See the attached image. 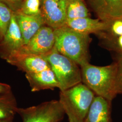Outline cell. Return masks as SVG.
Listing matches in <instances>:
<instances>
[{
    "label": "cell",
    "mask_w": 122,
    "mask_h": 122,
    "mask_svg": "<svg viewBox=\"0 0 122 122\" xmlns=\"http://www.w3.org/2000/svg\"><path fill=\"white\" fill-rule=\"evenodd\" d=\"M111 102L96 96L84 122H111Z\"/></svg>",
    "instance_id": "14"
},
{
    "label": "cell",
    "mask_w": 122,
    "mask_h": 122,
    "mask_svg": "<svg viewBox=\"0 0 122 122\" xmlns=\"http://www.w3.org/2000/svg\"><path fill=\"white\" fill-rule=\"evenodd\" d=\"M0 122H12V120H0Z\"/></svg>",
    "instance_id": "23"
},
{
    "label": "cell",
    "mask_w": 122,
    "mask_h": 122,
    "mask_svg": "<svg viewBox=\"0 0 122 122\" xmlns=\"http://www.w3.org/2000/svg\"><path fill=\"white\" fill-rule=\"evenodd\" d=\"M24 45L22 33L15 15L13 13L7 30L0 41V56L3 59L7 60L9 57L19 52Z\"/></svg>",
    "instance_id": "8"
},
{
    "label": "cell",
    "mask_w": 122,
    "mask_h": 122,
    "mask_svg": "<svg viewBox=\"0 0 122 122\" xmlns=\"http://www.w3.org/2000/svg\"><path fill=\"white\" fill-rule=\"evenodd\" d=\"M118 44L119 47L122 50V35L118 37Z\"/></svg>",
    "instance_id": "22"
},
{
    "label": "cell",
    "mask_w": 122,
    "mask_h": 122,
    "mask_svg": "<svg viewBox=\"0 0 122 122\" xmlns=\"http://www.w3.org/2000/svg\"><path fill=\"white\" fill-rule=\"evenodd\" d=\"M54 30V48L59 52L74 61L80 67L89 63V35L74 30L66 25Z\"/></svg>",
    "instance_id": "2"
},
{
    "label": "cell",
    "mask_w": 122,
    "mask_h": 122,
    "mask_svg": "<svg viewBox=\"0 0 122 122\" xmlns=\"http://www.w3.org/2000/svg\"><path fill=\"white\" fill-rule=\"evenodd\" d=\"M67 0V1H70V0Z\"/></svg>",
    "instance_id": "25"
},
{
    "label": "cell",
    "mask_w": 122,
    "mask_h": 122,
    "mask_svg": "<svg viewBox=\"0 0 122 122\" xmlns=\"http://www.w3.org/2000/svg\"><path fill=\"white\" fill-rule=\"evenodd\" d=\"M7 62L27 73H34L51 69L43 56L17 52L9 57Z\"/></svg>",
    "instance_id": "9"
},
{
    "label": "cell",
    "mask_w": 122,
    "mask_h": 122,
    "mask_svg": "<svg viewBox=\"0 0 122 122\" xmlns=\"http://www.w3.org/2000/svg\"><path fill=\"white\" fill-rule=\"evenodd\" d=\"M41 0H25L23 5L21 12L29 15L41 14Z\"/></svg>",
    "instance_id": "18"
},
{
    "label": "cell",
    "mask_w": 122,
    "mask_h": 122,
    "mask_svg": "<svg viewBox=\"0 0 122 122\" xmlns=\"http://www.w3.org/2000/svg\"><path fill=\"white\" fill-rule=\"evenodd\" d=\"M82 82L96 96L112 102L117 96L116 62L105 66H96L86 63L81 66Z\"/></svg>",
    "instance_id": "1"
},
{
    "label": "cell",
    "mask_w": 122,
    "mask_h": 122,
    "mask_svg": "<svg viewBox=\"0 0 122 122\" xmlns=\"http://www.w3.org/2000/svg\"><path fill=\"white\" fill-rule=\"evenodd\" d=\"M116 63L117 64L116 90L118 94H122V53L118 57Z\"/></svg>",
    "instance_id": "19"
},
{
    "label": "cell",
    "mask_w": 122,
    "mask_h": 122,
    "mask_svg": "<svg viewBox=\"0 0 122 122\" xmlns=\"http://www.w3.org/2000/svg\"><path fill=\"white\" fill-rule=\"evenodd\" d=\"M13 13L6 5L0 2V41L7 30Z\"/></svg>",
    "instance_id": "17"
},
{
    "label": "cell",
    "mask_w": 122,
    "mask_h": 122,
    "mask_svg": "<svg viewBox=\"0 0 122 122\" xmlns=\"http://www.w3.org/2000/svg\"><path fill=\"white\" fill-rule=\"evenodd\" d=\"M11 92V87L6 84L0 83V96H2Z\"/></svg>",
    "instance_id": "21"
},
{
    "label": "cell",
    "mask_w": 122,
    "mask_h": 122,
    "mask_svg": "<svg viewBox=\"0 0 122 122\" xmlns=\"http://www.w3.org/2000/svg\"><path fill=\"white\" fill-rule=\"evenodd\" d=\"M12 1H20V0H10Z\"/></svg>",
    "instance_id": "24"
},
{
    "label": "cell",
    "mask_w": 122,
    "mask_h": 122,
    "mask_svg": "<svg viewBox=\"0 0 122 122\" xmlns=\"http://www.w3.org/2000/svg\"><path fill=\"white\" fill-rule=\"evenodd\" d=\"M54 30L48 26H43L27 44L18 52L43 56L54 48Z\"/></svg>",
    "instance_id": "6"
},
{
    "label": "cell",
    "mask_w": 122,
    "mask_h": 122,
    "mask_svg": "<svg viewBox=\"0 0 122 122\" xmlns=\"http://www.w3.org/2000/svg\"><path fill=\"white\" fill-rule=\"evenodd\" d=\"M111 30L114 35L117 36L122 35V19H118L112 22Z\"/></svg>",
    "instance_id": "20"
},
{
    "label": "cell",
    "mask_w": 122,
    "mask_h": 122,
    "mask_svg": "<svg viewBox=\"0 0 122 122\" xmlns=\"http://www.w3.org/2000/svg\"><path fill=\"white\" fill-rule=\"evenodd\" d=\"M96 95L82 82L60 92L59 102L70 122H84Z\"/></svg>",
    "instance_id": "3"
},
{
    "label": "cell",
    "mask_w": 122,
    "mask_h": 122,
    "mask_svg": "<svg viewBox=\"0 0 122 122\" xmlns=\"http://www.w3.org/2000/svg\"><path fill=\"white\" fill-rule=\"evenodd\" d=\"M100 20L112 22L122 19V0H88Z\"/></svg>",
    "instance_id": "10"
},
{
    "label": "cell",
    "mask_w": 122,
    "mask_h": 122,
    "mask_svg": "<svg viewBox=\"0 0 122 122\" xmlns=\"http://www.w3.org/2000/svg\"><path fill=\"white\" fill-rule=\"evenodd\" d=\"M16 100L11 92L0 96V120H12L17 113Z\"/></svg>",
    "instance_id": "15"
},
{
    "label": "cell",
    "mask_w": 122,
    "mask_h": 122,
    "mask_svg": "<svg viewBox=\"0 0 122 122\" xmlns=\"http://www.w3.org/2000/svg\"><path fill=\"white\" fill-rule=\"evenodd\" d=\"M15 15L22 33L25 45L35 35L40 28L44 26L45 23L41 14L36 15H29L20 12Z\"/></svg>",
    "instance_id": "11"
},
{
    "label": "cell",
    "mask_w": 122,
    "mask_h": 122,
    "mask_svg": "<svg viewBox=\"0 0 122 122\" xmlns=\"http://www.w3.org/2000/svg\"><path fill=\"white\" fill-rule=\"evenodd\" d=\"M23 122H60L65 112L59 100H52L27 108H18Z\"/></svg>",
    "instance_id": "5"
},
{
    "label": "cell",
    "mask_w": 122,
    "mask_h": 122,
    "mask_svg": "<svg viewBox=\"0 0 122 122\" xmlns=\"http://www.w3.org/2000/svg\"><path fill=\"white\" fill-rule=\"evenodd\" d=\"M43 56L48 61L55 75L60 92L82 82L81 71L80 66L58 52L55 48Z\"/></svg>",
    "instance_id": "4"
},
{
    "label": "cell",
    "mask_w": 122,
    "mask_h": 122,
    "mask_svg": "<svg viewBox=\"0 0 122 122\" xmlns=\"http://www.w3.org/2000/svg\"><path fill=\"white\" fill-rule=\"evenodd\" d=\"M110 22L89 17L67 20L66 25L80 33L89 35L107 30Z\"/></svg>",
    "instance_id": "13"
},
{
    "label": "cell",
    "mask_w": 122,
    "mask_h": 122,
    "mask_svg": "<svg viewBox=\"0 0 122 122\" xmlns=\"http://www.w3.org/2000/svg\"><path fill=\"white\" fill-rule=\"evenodd\" d=\"M66 0H41V15L44 23L55 30L66 25Z\"/></svg>",
    "instance_id": "7"
},
{
    "label": "cell",
    "mask_w": 122,
    "mask_h": 122,
    "mask_svg": "<svg viewBox=\"0 0 122 122\" xmlns=\"http://www.w3.org/2000/svg\"><path fill=\"white\" fill-rule=\"evenodd\" d=\"M89 10L82 0L68 1L66 8L67 20L89 17Z\"/></svg>",
    "instance_id": "16"
},
{
    "label": "cell",
    "mask_w": 122,
    "mask_h": 122,
    "mask_svg": "<svg viewBox=\"0 0 122 122\" xmlns=\"http://www.w3.org/2000/svg\"><path fill=\"white\" fill-rule=\"evenodd\" d=\"M25 77L33 92L59 88L56 76L51 69L34 73L25 74Z\"/></svg>",
    "instance_id": "12"
}]
</instances>
